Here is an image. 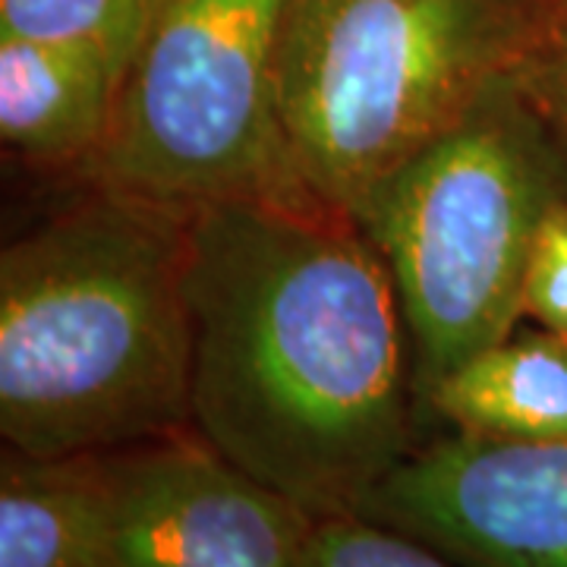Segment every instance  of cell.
<instances>
[{
  "label": "cell",
  "instance_id": "cell-11",
  "mask_svg": "<svg viewBox=\"0 0 567 567\" xmlns=\"http://www.w3.org/2000/svg\"><path fill=\"white\" fill-rule=\"evenodd\" d=\"M162 0H0V32L70 41L126 70Z\"/></svg>",
  "mask_w": 567,
  "mask_h": 567
},
{
  "label": "cell",
  "instance_id": "cell-4",
  "mask_svg": "<svg viewBox=\"0 0 567 567\" xmlns=\"http://www.w3.org/2000/svg\"><path fill=\"white\" fill-rule=\"evenodd\" d=\"M527 70L492 82L350 215L394 281L420 398L514 334L533 240L567 203V155Z\"/></svg>",
  "mask_w": 567,
  "mask_h": 567
},
{
  "label": "cell",
  "instance_id": "cell-5",
  "mask_svg": "<svg viewBox=\"0 0 567 567\" xmlns=\"http://www.w3.org/2000/svg\"><path fill=\"white\" fill-rule=\"evenodd\" d=\"M290 3L162 0L82 164L89 181L186 215L234 199H316L290 162L278 102Z\"/></svg>",
  "mask_w": 567,
  "mask_h": 567
},
{
  "label": "cell",
  "instance_id": "cell-2",
  "mask_svg": "<svg viewBox=\"0 0 567 567\" xmlns=\"http://www.w3.org/2000/svg\"><path fill=\"white\" fill-rule=\"evenodd\" d=\"M186 212L95 186L0 256V432L80 457L189 423Z\"/></svg>",
  "mask_w": 567,
  "mask_h": 567
},
{
  "label": "cell",
  "instance_id": "cell-7",
  "mask_svg": "<svg viewBox=\"0 0 567 567\" xmlns=\"http://www.w3.org/2000/svg\"><path fill=\"white\" fill-rule=\"evenodd\" d=\"M104 461L102 567H300L316 520L203 439L167 435Z\"/></svg>",
  "mask_w": 567,
  "mask_h": 567
},
{
  "label": "cell",
  "instance_id": "cell-3",
  "mask_svg": "<svg viewBox=\"0 0 567 567\" xmlns=\"http://www.w3.org/2000/svg\"><path fill=\"white\" fill-rule=\"evenodd\" d=\"M561 0H293L278 102L303 186L347 218L391 171L520 73Z\"/></svg>",
  "mask_w": 567,
  "mask_h": 567
},
{
  "label": "cell",
  "instance_id": "cell-14",
  "mask_svg": "<svg viewBox=\"0 0 567 567\" xmlns=\"http://www.w3.org/2000/svg\"><path fill=\"white\" fill-rule=\"evenodd\" d=\"M527 76L536 102L546 111L548 123L567 155V0L558 3L546 44L536 54V61L529 63Z\"/></svg>",
  "mask_w": 567,
  "mask_h": 567
},
{
  "label": "cell",
  "instance_id": "cell-10",
  "mask_svg": "<svg viewBox=\"0 0 567 567\" xmlns=\"http://www.w3.org/2000/svg\"><path fill=\"white\" fill-rule=\"evenodd\" d=\"M104 536V454L3 461L0 567H102Z\"/></svg>",
  "mask_w": 567,
  "mask_h": 567
},
{
  "label": "cell",
  "instance_id": "cell-1",
  "mask_svg": "<svg viewBox=\"0 0 567 567\" xmlns=\"http://www.w3.org/2000/svg\"><path fill=\"white\" fill-rule=\"evenodd\" d=\"M189 423L312 520L357 514L413 451V350L382 256L319 199L186 218Z\"/></svg>",
  "mask_w": 567,
  "mask_h": 567
},
{
  "label": "cell",
  "instance_id": "cell-8",
  "mask_svg": "<svg viewBox=\"0 0 567 567\" xmlns=\"http://www.w3.org/2000/svg\"><path fill=\"white\" fill-rule=\"evenodd\" d=\"M121 80L92 48L0 32V136L39 162L85 164L111 126Z\"/></svg>",
  "mask_w": 567,
  "mask_h": 567
},
{
  "label": "cell",
  "instance_id": "cell-6",
  "mask_svg": "<svg viewBox=\"0 0 567 567\" xmlns=\"http://www.w3.org/2000/svg\"><path fill=\"white\" fill-rule=\"evenodd\" d=\"M357 514L461 567H567V439L457 429L413 447Z\"/></svg>",
  "mask_w": 567,
  "mask_h": 567
},
{
  "label": "cell",
  "instance_id": "cell-12",
  "mask_svg": "<svg viewBox=\"0 0 567 567\" xmlns=\"http://www.w3.org/2000/svg\"><path fill=\"white\" fill-rule=\"evenodd\" d=\"M300 567H461L442 551L360 514L316 520Z\"/></svg>",
  "mask_w": 567,
  "mask_h": 567
},
{
  "label": "cell",
  "instance_id": "cell-13",
  "mask_svg": "<svg viewBox=\"0 0 567 567\" xmlns=\"http://www.w3.org/2000/svg\"><path fill=\"white\" fill-rule=\"evenodd\" d=\"M524 316L567 338V203L548 215L524 275Z\"/></svg>",
  "mask_w": 567,
  "mask_h": 567
},
{
  "label": "cell",
  "instance_id": "cell-9",
  "mask_svg": "<svg viewBox=\"0 0 567 567\" xmlns=\"http://www.w3.org/2000/svg\"><path fill=\"white\" fill-rule=\"evenodd\" d=\"M423 401L473 435L511 442L567 439V338L507 334L447 369Z\"/></svg>",
  "mask_w": 567,
  "mask_h": 567
}]
</instances>
